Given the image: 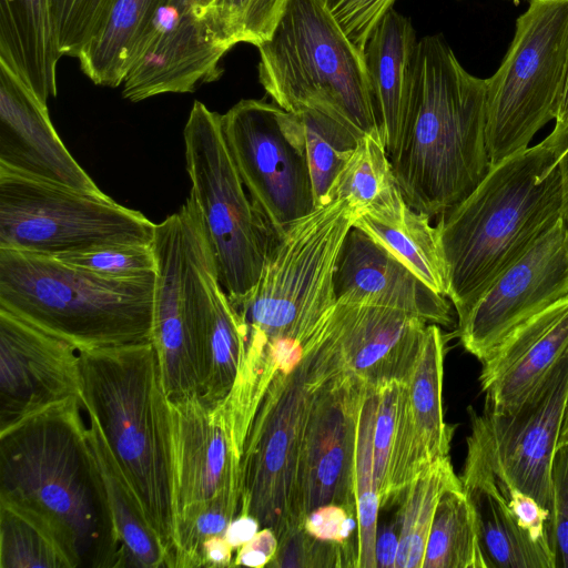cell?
I'll use <instances>...</instances> for the list:
<instances>
[{
    "mask_svg": "<svg viewBox=\"0 0 568 568\" xmlns=\"http://www.w3.org/2000/svg\"><path fill=\"white\" fill-rule=\"evenodd\" d=\"M400 383H390L377 389V412L374 427V475L381 507L387 491L390 455L394 443Z\"/></svg>",
    "mask_w": 568,
    "mask_h": 568,
    "instance_id": "cell-43",
    "label": "cell"
},
{
    "mask_svg": "<svg viewBox=\"0 0 568 568\" xmlns=\"http://www.w3.org/2000/svg\"><path fill=\"white\" fill-rule=\"evenodd\" d=\"M324 324L303 359L271 382L241 458L239 515L252 516L261 528H271L278 542L303 529L298 474L306 425L317 386L336 373L321 341Z\"/></svg>",
    "mask_w": 568,
    "mask_h": 568,
    "instance_id": "cell-8",
    "label": "cell"
},
{
    "mask_svg": "<svg viewBox=\"0 0 568 568\" xmlns=\"http://www.w3.org/2000/svg\"><path fill=\"white\" fill-rule=\"evenodd\" d=\"M336 300L394 308L430 324L452 326L447 297L432 290L363 230L347 233L334 274Z\"/></svg>",
    "mask_w": 568,
    "mask_h": 568,
    "instance_id": "cell-22",
    "label": "cell"
},
{
    "mask_svg": "<svg viewBox=\"0 0 568 568\" xmlns=\"http://www.w3.org/2000/svg\"><path fill=\"white\" fill-rule=\"evenodd\" d=\"M0 168L104 196L58 135L47 104L0 61Z\"/></svg>",
    "mask_w": 568,
    "mask_h": 568,
    "instance_id": "cell-20",
    "label": "cell"
},
{
    "mask_svg": "<svg viewBox=\"0 0 568 568\" xmlns=\"http://www.w3.org/2000/svg\"><path fill=\"white\" fill-rule=\"evenodd\" d=\"M332 326L345 371L378 389L409 379L427 322L394 308L336 300Z\"/></svg>",
    "mask_w": 568,
    "mask_h": 568,
    "instance_id": "cell-21",
    "label": "cell"
},
{
    "mask_svg": "<svg viewBox=\"0 0 568 568\" xmlns=\"http://www.w3.org/2000/svg\"><path fill=\"white\" fill-rule=\"evenodd\" d=\"M560 445H568V405L558 442V446Z\"/></svg>",
    "mask_w": 568,
    "mask_h": 568,
    "instance_id": "cell-53",
    "label": "cell"
},
{
    "mask_svg": "<svg viewBox=\"0 0 568 568\" xmlns=\"http://www.w3.org/2000/svg\"><path fill=\"white\" fill-rule=\"evenodd\" d=\"M222 114L194 101L183 139L190 195L212 248L219 281L232 304L257 283L275 232L256 209L229 151Z\"/></svg>",
    "mask_w": 568,
    "mask_h": 568,
    "instance_id": "cell-10",
    "label": "cell"
},
{
    "mask_svg": "<svg viewBox=\"0 0 568 568\" xmlns=\"http://www.w3.org/2000/svg\"><path fill=\"white\" fill-rule=\"evenodd\" d=\"M154 278L105 277L52 256L0 248V308L79 351L151 341Z\"/></svg>",
    "mask_w": 568,
    "mask_h": 568,
    "instance_id": "cell-6",
    "label": "cell"
},
{
    "mask_svg": "<svg viewBox=\"0 0 568 568\" xmlns=\"http://www.w3.org/2000/svg\"><path fill=\"white\" fill-rule=\"evenodd\" d=\"M162 1H113L102 28L77 57L94 84L116 88L123 83L133 51Z\"/></svg>",
    "mask_w": 568,
    "mask_h": 568,
    "instance_id": "cell-31",
    "label": "cell"
},
{
    "mask_svg": "<svg viewBox=\"0 0 568 568\" xmlns=\"http://www.w3.org/2000/svg\"><path fill=\"white\" fill-rule=\"evenodd\" d=\"M459 478L475 511L487 568H557L556 557L521 528L495 473L471 447Z\"/></svg>",
    "mask_w": 568,
    "mask_h": 568,
    "instance_id": "cell-25",
    "label": "cell"
},
{
    "mask_svg": "<svg viewBox=\"0 0 568 568\" xmlns=\"http://www.w3.org/2000/svg\"><path fill=\"white\" fill-rule=\"evenodd\" d=\"M81 395L80 351L0 308V430Z\"/></svg>",
    "mask_w": 568,
    "mask_h": 568,
    "instance_id": "cell-19",
    "label": "cell"
},
{
    "mask_svg": "<svg viewBox=\"0 0 568 568\" xmlns=\"http://www.w3.org/2000/svg\"><path fill=\"white\" fill-rule=\"evenodd\" d=\"M260 523L252 516L239 515L226 528L224 534L226 540L236 551L244 544L251 540L260 530Z\"/></svg>",
    "mask_w": 568,
    "mask_h": 568,
    "instance_id": "cell-50",
    "label": "cell"
},
{
    "mask_svg": "<svg viewBox=\"0 0 568 568\" xmlns=\"http://www.w3.org/2000/svg\"><path fill=\"white\" fill-rule=\"evenodd\" d=\"M55 258L94 274L133 280L155 274L156 261L152 245L118 244L62 254Z\"/></svg>",
    "mask_w": 568,
    "mask_h": 568,
    "instance_id": "cell-39",
    "label": "cell"
},
{
    "mask_svg": "<svg viewBox=\"0 0 568 568\" xmlns=\"http://www.w3.org/2000/svg\"><path fill=\"white\" fill-rule=\"evenodd\" d=\"M487 83L490 165L525 150L555 121L568 68V0H530Z\"/></svg>",
    "mask_w": 568,
    "mask_h": 568,
    "instance_id": "cell-11",
    "label": "cell"
},
{
    "mask_svg": "<svg viewBox=\"0 0 568 568\" xmlns=\"http://www.w3.org/2000/svg\"><path fill=\"white\" fill-rule=\"evenodd\" d=\"M398 552V531L384 526L377 530L375 555L378 568H395Z\"/></svg>",
    "mask_w": 568,
    "mask_h": 568,
    "instance_id": "cell-49",
    "label": "cell"
},
{
    "mask_svg": "<svg viewBox=\"0 0 568 568\" xmlns=\"http://www.w3.org/2000/svg\"><path fill=\"white\" fill-rule=\"evenodd\" d=\"M288 0H212L210 14L231 49L240 42L258 47L268 40Z\"/></svg>",
    "mask_w": 568,
    "mask_h": 568,
    "instance_id": "cell-38",
    "label": "cell"
},
{
    "mask_svg": "<svg viewBox=\"0 0 568 568\" xmlns=\"http://www.w3.org/2000/svg\"><path fill=\"white\" fill-rule=\"evenodd\" d=\"M278 548V538L268 527H264L257 534L236 550L233 567L246 566L253 568L267 567L273 560Z\"/></svg>",
    "mask_w": 568,
    "mask_h": 568,
    "instance_id": "cell-46",
    "label": "cell"
},
{
    "mask_svg": "<svg viewBox=\"0 0 568 568\" xmlns=\"http://www.w3.org/2000/svg\"><path fill=\"white\" fill-rule=\"evenodd\" d=\"M568 351V296L530 316L481 361L484 407L506 412L523 402Z\"/></svg>",
    "mask_w": 568,
    "mask_h": 568,
    "instance_id": "cell-23",
    "label": "cell"
},
{
    "mask_svg": "<svg viewBox=\"0 0 568 568\" xmlns=\"http://www.w3.org/2000/svg\"><path fill=\"white\" fill-rule=\"evenodd\" d=\"M354 226L363 230L435 292L447 297L448 278L436 225L430 216L407 203L390 217L358 216Z\"/></svg>",
    "mask_w": 568,
    "mask_h": 568,
    "instance_id": "cell-29",
    "label": "cell"
},
{
    "mask_svg": "<svg viewBox=\"0 0 568 568\" xmlns=\"http://www.w3.org/2000/svg\"><path fill=\"white\" fill-rule=\"evenodd\" d=\"M396 0H321L345 36L362 52Z\"/></svg>",
    "mask_w": 568,
    "mask_h": 568,
    "instance_id": "cell-42",
    "label": "cell"
},
{
    "mask_svg": "<svg viewBox=\"0 0 568 568\" xmlns=\"http://www.w3.org/2000/svg\"><path fill=\"white\" fill-rule=\"evenodd\" d=\"M568 405V351L542 382L506 412L469 407L467 447L495 475L535 499L552 519V462Z\"/></svg>",
    "mask_w": 568,
    "mask_h": 568,
    "instance_id": "cell-14",
    "label": "cell"
},
{
    "mask_svg": "<svg viewBox=\"0 0 568 568\" xmlns=\"http://www.w3.org/2000/svg\"><path fill=\"white\" fill-rule=\"evenodd\" d=\"M356 526V516L343 506L328 504L313 509L303 529L317 539L347 545Z\"/></svg>",
    "mask_w": 568,
    "mask_h": 568,
    "instance_id": "cell-45",
    "label": "cell"
},
{
    "mask_svg": "<svg viewBox=\"0 0 568 568\" xmlns=\"http://www.w3.org/2000/svg\"><path fill=\"white\" fill-rule=\"evenodd\" d=\"M113 1L54 0V26L61 55H79L102 28Z\"/></svg>",
    "mask_w": 568,
    "mask_h": 568,
    "instance_id": "cell-40",
    "label": "cell"
},
{
    "mask_svg": "<svg viewBox=\"0 0 568 568\" xmlns=\"http://www.w3.org/2000/svg\"><path fill=\"white\" fill-rule=\"evenodd\" d=\"M460 486L449 456L434 462L409 485L398 511L395 568H422L437 504L446 490Z\"/></svg>",
    "mask_w": 568,
    "mask_h": 568,
    "instance_id": "cell-34",
    "label": "cell"
},
{
    "mask_svg": "<svg viewBox=\"0 0 568 568\" xmlns=\"http://www.w3.org/2000/svg\"><path fill=\"white\" fill-rule=\"evenodd\" d=\"M551 478L552 536L557 568H568V445L557 447Z\"/></svg>",
    "mask_w": 568,
    "mask_h": 568,
    "instance_id": "cell-44",
    "label": "cell"
},
{
    "mask_svg": "<svg viewBox=\"0 0 568 568\" xmlns=\"http://www.w3.org/2000/svg\"><path fill=\"white\" fill-rule=\"evenodd\" d=\"M156 270L151 342L170 400L202 390L206 372L209 276L216 267L191 196L155 224Z\"/></svg>",
    "mask_w": 568,
    "mask_h": 568,
    "instance_id": "cell-9",
    "label": "cell"
},
{
    "mask_svg": "<svg viewBox=\"0 0 568 568\" xmlns=\"http://www.w3.org/2000/svg\"><path fill=\"white\" fill-rule=\"evenodd\" d=\"M184 3L191 4L203 12L210 11L212 0H180Z\"/></svg>",
    "mask_w": 568,
    "mask_h": 568,
    "instance_id": "cell-52",
    "label": "cell"
},
{
    "mask_svg": "<svg viewBox=\"0 0 568 568\" xmlns=\"http://www.w3.org/2000/svg\"><path fill=\"white\" fill-rule=\"evenodd\" d=\"M446 338L437 324H427L415 367L405 383L418 443L426 462L449 456L454 427L444 420L443 376Z\"/></svg>",
    "mask_w": 568,
    "mask_h": 568,
    "instance_id": "cell-30",
    "label": "cell"
},
{
    "mask_svg": "<svg viewBox=\"0 0 568 568\" xmlns=\"http://www.w3.org/2000/svg\"><path fill=\"white\" fill-rule=\"evenodd\" d=\"M206 316V372L200 397L216 406L230 395L244 356L241 322L216 268L209 276Z\"/></svg>",
    "mask_w": 568,
    "mask_h": 568,
    "instance_id": "cell-32",
    "label": "cell"
},
{
    "mask_svg": "<svg viewBox=\"0 0 568 568\" xmlns=\"http://www.w3.org/2000/svg\"><path fill=\"white\" fill-rule=\"evenodd\" d=\"M376 412L377 389L366 386L357 424L354 475L358 568H377L375 546L381 499L374 475L373 438Z\"/></svg>",
    "mask_w": 568,
    "mask_h": 568,
    "instance_id": "cell-35",
    "label": "cell"
},
{
    "mask_svg": "<svg viewBox=\"0 0 568 568\" xmlns=\"http://www.w3.org/2000/svg\"><path fill=\"white\" fill-rule=\"evenodd\" d=\"M365 389L364 383L342 367L314 393L298 474L303 526L313 509L328 504L356 516L355 450Z\"/></svg>",
    "mask_w": 568,
    "mask_h": 568,
    "instance_id": "cell-18",
    "label": "cell"
},
{
    "mask_svg": "<svg viewBox=\"0 0 568 568\" xmlns=\"http://www.w3.org/2000/svg\"><path fill=\"white\" fill-rule=\"evenodd\" d=\"M221 120L243 184L276 235L317 206L295 113L246 99Z\"/></svg>",
    "mask_w": 568,
    "mask_h": 568,
    "instance_id": "cell-13",
    "label": "cell"
},
{
    "mask_svg": "<svg viewBox=\"0 0 568 568\" xmlns=\"http://www.w3.org/2000/svg\"><path fill=\"white\" fill-rule=\"evenodd\" d=\"M542 141L557 158L568 146V68L554 129Z\"/></svg>",
    "mask_w": 568,
    "mask_h": 568,
    "instance_id": "cell-48",
    "label": "cell"
},
{
    "mask_svg": "<svg viewBox=\"0 0 568 568\" xmlns=\"http://www.w3.org/2000/svg\"><path fill=\"white\" fill-rule=\"evenodd\" d=\"M333 199L345 200L356 219L362 215L387 219L406 204L381 132L359 138L331 187L328 202Z\"/></svg>",
    "mask_w": 568,
    "mask_h": 568,
    "instance_id": "cell-28",
    "label": "cell"
},
{
    "mask_svg": "<svg viewBox=\"0 0 568 568\" xmlns=\"http://www.w3.org/2000/svg\"><path fill=\"white\" fill-rule=\"evenodd\" d=\"M486 128V79L440 34L418 40L409 125L392 161L405 202L432 217L469 195L490 168Z\"/></svg>",
    "mask_w": 568,
    "mask_h": 568,
    "instance_id": "cell-3",
    "label": "cell"
},
{
    "mask_svg": "<svg viewBox=\"0 0 568 568\" xmlns=\"http://www.w3.org/2000/svg\"><path fill=\"white\" fill-rule=\"evenodd\" d=\"M257 49L258 80L280 108L322 111L359 135L381 132L364 54L321 0H288L271 38Z\"/></svg>",
    "mask_w": 568,
    "mask_h": 568,
    "instance_id": "cell-7",
    "label": "cell"
},
{
    "mask_svg": "<svg viewBox=\"0 0 568 568\" xmlns=\"http://www.w3.org/2000/svg\"><path fill=\"white\" fill-rule=\"evenodd\" d=\"M439 216L447 298L459 321L562 217L557 156L541 141L500 160L469 195Z\"/></svg>",
    "mask_w": 568,
    "mask_h": 568,
    "instance_id": "cell-2",
    "label": "cell"
},
{
    "mask_svg": "<svg viewBox=\"0 0 568 568\" xmlns=\"http://www.w3.org/2000/svg\"><path fill=\"white\" fill-rule=\"evenodd\" d=\"M355 220L345 200L333 199L277 234L257 283L232 304L244 338L240 381H272L276 363L304 351L327 320L338 256Z\"/></svg>",
    "mask_w": 568,
    "mask_h": 568,
    "instance_id": "cell-4",
    "label": "cell"
},
{
    "mask_svg": "<svg viewBox=\"0 0 568 568\" xmlns=\"http://www.w3.org/2000/svg\"><path fill=\"white\" fill-rule=\"evenodd\" d=\"M80 367L84 410L97 420L171 559V408L155 348L149 341L80 351Z\"/></svg>",
    "mask_w": 568,
    "mask_h": 568,
    "instance_id": "cell-5",
    "label": "cell"
},
{
    "mask_svg": "<svg viewBox=\"0 0 568 568\" xmlns=\"http://www.w3.org/2000/svg\"><path fill=\"white\" fill-rule=\"evenodd\" d=\"M155 223L141 212L0 168V248L47 256L118 244L151 245Z\"/></svg>",
    "mask_w": 568,
    "mask_h": 568,
    "instance_id": "cell-12",
    "label": "cell"
},
{
    "mask_svg": "<svg viewBox=\"0 0 568 568\" xmlns=\"http://www.w3.org/2000/svg\"><path fill=\"white\" fill-rule=\"evenodd\" d=\"M71 397L0 430V500L50 528L74 568L123 567L108 498L82 416Z\"/></svg>",
    "mask_w": 568,
    "mask_h": 568,
    "instance_id": "cell-1",
    "label": "cell"
},
{
    "mask_svg": "<svg viewBox=\"0 0 568 568\" xmlns=\"http://www.w3.org/2000/svg\"><path fill=\"white\" fill-rule=\"evenodd\" d=\"M505 1H514V2H517V1H523V0H505ZM530 1V0H529Z\"/></svg>",
    "mask_w": 568,
    "mask_h": 568,
    "instance_id": "cell-54",
    "label": "cell"
},
{
    "mask_svg": "<svg viewBox=\"0 0 568 568\" xmlns=\"http://www.w3.org/2000/svg\"><path fill=\"white\" fill-rule=\"evenodd\" d=\"M54 0H0V61L47 104L57 95Z\"/></svg>",
    "mask_w": 568,
    "mask_h": 568,
    "instance_id": "cell-26",
    "label": "cell"
},
{
    "mask_svg": "<svg viewBox=\"0 0 568 568\" xmlns=\"http://www.w3.org/2000/svg\"><path fill=\"white\" fill-rule=\"evenodd\" d=\"M417 42L410 20L392 9L364 49L371 95L390 162L405 141L414 99Z\"/></svg>",
    "mask_w": 568,
    "mask_h": 568,
    "instance_id": "cell-24",
    "label": "cell"
},
{
    "mask_svg": "<svg viewBox=\"0 0 568 568\" xmlns=\"http://www.w3.org/2000/svg\"><path fill=\"white\" fill-rule=\"evenodd\" d=\"M229 50L210 12L163 0L133 51L122 95L139 102L163 93L193 92L220 78V62Z\"/></svg>",
    "mask_w": 568,
    "mask_h": 568,
    "instance_id": "cell-16",
    "label": "cell"
},
{
    "mask_svg": "<svg viewBox=\"0 0 568 568\" xmlns=\"http://www.w3.org/2000/svg\"><path fill=\"white\" fill-rule=\"evenodd\" d=\"M295 115L311 170L316 204H325L335 179L363 135L318 110L305 109Z\"/></svg>",
    "mask_w": 568,
    "mask_h": 568,
    "instance_id": "cell-36",
    "label": "cell"
},
{
    "mask_svg": "<svg viewBox=\"0 0 568 568\" xmlns=\"http://www.w3.org/2000/svg\"><path fill=\"white\" fill-rule=\"evenodd\" d=\"M357 558L352 544L321 540L301 529L278 542L267 567H357Z\"/></svg>",
    "mask_w": 568,
    "mask_h": 568,
    "instance_id": "cell-41",
    "label": "cell"
},
{
    "mask_svg": "<svg viewBox=\"0 0 568 568\" xmlns=\"http://www.w3.org/2000/svg\"><path fill=\"white\" fill-rule=\"evenodd\" d=\"M89 437L104 485L123 567H170V552L150 525L143 508L122 474L97 420L88 414Z\"/></svg>",
    "mask_w": 568,
    "mask_h": 568,
    "instance_id": "cell-27",
    "label": "cell"
},
{
    "mask_svg": "<svg viewBox=\"0 0 568 568\" xmlns=\"http://www.w3.org/2000/svg\"><path fill=\"white\" fill-rule=\"evenodd\" d=\"M234 551L224 535L211 536L206 538L201 546L200 567H233Z\"/></svg>",
    "mask_w": 568,
    "mask_h": 568,
    "instance_id": "cell-47",
    "label": "cell"
},
{
    "mask_svg": "<svg viewBox=\"0 0 568 568\" xmlns=\"http://www.w3.org/2000/svg\"><path fill=\"white\" fill-rule=\"evenodd\" d=\"M557 165L560 171L562 184V219L568 229V146L557 158Z\"/></svg>",
    "mask_w": 568,
    "mask_h": 568,
    "instance_id": "cell-51",
    "label": "cell"
},
{
    "mask_svg": "<svg viewBox=\"0 0 568 568\" xmlns=\"http://www.w3.org/2000/svg\"><path fill=\"white\" fill-rule=\"evenodd\" d=\"M0 568H74L63 547L40 519L0 500Z\"/></svg>",
    "mask_w": 568,
    "mask_h": 568,
    "instance_id": "cell-37",
    "label": "cell"
},
{
    "mask_svg": "<svg viewBox=\"0 0 568 568\" xmlns=\"http://www.w3.org/2000/svg\"><path fill=\"white\" fill-rule=\"evenodd\" d=\"M422 568H487L475 511L463 486L442 495Z\"/></svg>",
    "mask_w": 568,
    "mask_h": 568,
    "instance_id": "cell-33",
    "label": "cell"
},
{
    "mask_svg": "<svg viewBox=\"0 0 568 568\" xmlns=\"http://www.w3.org/2000/svg\"><path fill=\"white\" fill-rule=\"evenodd\" d=\"M568 296V229L560 217L457 322L462 346L483 361L516 326Z\"/></svg>",
    "mask_w": 568,
    "mask_h": 568,
    "instance_id": "cell-17",
    "label": "cell"
},
{
    "mask_svg": "<svg viewBox=\"0 0 568 568\" xmlns=\"http://www.w3.org/2000/svg\"><path fill=\"white\" fill-rule=\"evenodd\" d=\"M170 408L174 544L209 509L239 515L243 453L223 403L210 406L194 394Z\"/></svg>",
    "mask_w": 568,
    "mask_h": 568,
    "instance_id": "cell-15",
    "label": "cell"
}]
</instances>
